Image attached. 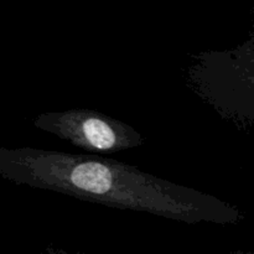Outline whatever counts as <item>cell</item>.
Wrapping results in <instances>:
<instances>
[{
    "label": "cell",
    "instance_id": "obj_1",
    "mask_svg": "<svg viewBox=\"0 0 254 254\" xmlns=\"http://www.w3.org/2000/svg\"><path fill=\"white\" fill-rule=\"evenodd\" d=\"M0 176L19 185L190 225H225L241 218L237 208L215 196L101 155L0 146Z\"/></svg>",
    "mask_w": 254,
    "mask_h": 254
},
{
    "label": "cell",
    "instance_id": "obj_2",
    "mask_svg": "<svg viewBox=\"0 0 254 254\" xmlns=\"http://www.w3.org/2000/svg\"><path fill=\"white\" fill-rule=\"evenodd\" d=\"M188 81L223 118L254 124V25L250 39L236 49L196 55Z\"/></svg>",
    "mask_w": 254,
    "mask_h": 254
},
{
    "label": "cell",
    "instance_id": "obj_3",
    "mask_svg": "<svg viewBox=\"0 0 254 254\" xmlns=\"http://www.w3.org/2000/svg\"><path fill=\"white\" fill-rule=\"evenodd\" d=\"M34 126L89 153L114 154L145 143V138L131 126L86 108L39 114Z\"/></svg>",
    "mask_w": 254,
    "mask_h": 254
},
{
    "label": "cell",
    "instance_id": "obj_4",
    "mask_svg": "<svg viewBox=\"0 0 254 254\" xmlns=\"http://www.w3.org/2000/svg\"><path fill=\"white\" fill-rule=\"evenodd\" d=\"M46 254H71V253L61 250V248H55V247H51V246H50V247H47ZM76 254H83V253H76Z\"/></svg>",
    "mask_w": 254,
    "mask_h": 254
},
{
    "label": "cell",
    "instance_id": "obj_5",
    "mask_svg": "<svg viewBox=\"0 0 254 254\" xmlns=\"http://www.w3.org/2000/svg\"><path fill=\"white\" fill-rule=\"evenodd\" d=\"M232 254H254V253H245V252H236V253H232Z\"/></svg>",
    "mask_w": 254,
    "mask_h": 254
}]
</instances>
